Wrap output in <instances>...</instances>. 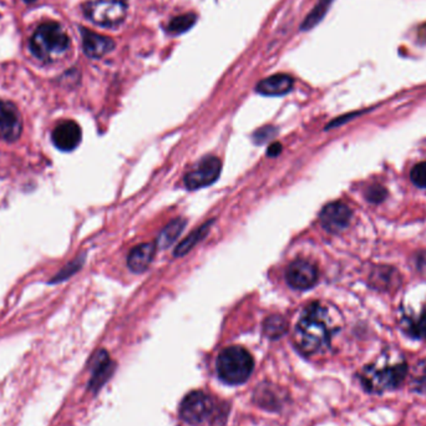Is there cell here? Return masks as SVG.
Wrapping results in <instances>:
<instances>
[{
  "mask_svg": "<svg viewBox=\"0 0 426 426\" xmlns=\"http://www.w3.org/2000/svg\"><path fill=\"white\" fill-rule=\"evenodd\" d=\"M339 314L333 313L322 303H313L306 308L294 331L296 347L306 355L327 350L332 338L341 328Z\"/></svg>",
  "mask_w": 426,
  "mask_h": 426,
  "instance_id": "cell-1",
  "label": "cell"
},
{
  "mask_svg": "<svg viewBox=\"0 0 426 426\" xmlns=\"http://www.w3.org/2000/svg\"><path fill=\"white\" fill-rule=\"evenodd\" d=\"M409 367L399 353H384L374 362L363 368L359 382L370 394H384L397 390L407 380Z\"/></svg>",
  "mask_w": 426,
  "mask_h": 426,
  "instance_id": "cell-2",
  "label": "cell"
},
{
  "mask_svg": "<svg viewBox=\"0 0 426 426\" xmlns=\"http://www.w3.org/2000/svg\"><path fill=\"white\" fill-rule=\"evenodd\" d=\"M29 48L31 54L39 61L53 64L69 50V35L59 23L45 21L31 35Z\"/></svg>",
  "mask_w": 426,
  "mask_h": 426,
  "instance_id": "cell-3",
  "label": "cell"
},
{
  "mask_svg": "<svg viewBox=\"0 0 426 426\" xmlns=\"http://www.w3.org/2000/svg\"><path fill=\"white\" fill-rule=\"evenodd\" d=\"M253 358L242 347H228L221 352L217 359L219 378L227 384H242L253 372Z\"/></svg>",
  "mask_w": 426,
  "mask_h": 426,
  "instance_id": "cell-4",
  "label": "cell"
},
{
  "mask_svg": "<svg viewBox=\"0 0 426 426\" xmlns=\"http://www.w3.org/2000/svg\"><path fill=\"white\" fill-rule=\"evenodd\" d=\"M85 16L103 28H116L128 15L126 0H88L83 5Z\"/></svg>",
  "mask_w": 426,
  "mask_h": 426,
  "instance_id": "cell-5",
  "label": "cell"
},
{
  "mask_svg": "<svg viewBox=\"0 0 426 426\" xmlns=\"http://www.w3.org/2000/svg\"><path fill=\"white\" fill-rule=\"evenodd\" d=\"M213 412L212 399L202 392L189 393L181 402L180 415L185 422L197 425L204 422Z\"/></svg>",
  "mask_w": 426,
  "mask_h": 426,
  "instance_id": "cell-6",
  "label": "cell"
},
{
  "mask_svg": "<svg viewBox=\"0 0 426 426\" xmlns=\"http://www.w3.org/2000/svg\"><path fill=\"white\" fill-rule=\"evenodd\" d=\"M221 170H222L221 160L214 156H207L201 160L199 164L194 166V169L186 175L185 185L189 189L207 187L217 181Z\"/></svg>",
  "mask_w": 426,
  "mask_h": 426,
  "instance_id": "cell-7",
  "label": "cell"
},
{
  "mask_svg": "<svg viewBox=\"0 0 426 426\" xmlns=\"http://www.w3.org/2000/svg\"><path fill=\"white\" fill-rule=\"evenodd\" d=\"M288 284L298 291H306L312 288L318 281V269L304 259H297L289 264L286 271Z\"/></svg>",
  "mask_w": 426,
  "mask_h": 426,
  "instance_id": "cell-8",
  "label": "cell"
},
{
  "mask_svg": "<svg viewBox=\"0 0 426 426\" xmlns=\"http://www.w3.org/2000/svg\"><path fill=\"white\" fill-rule=\"evenodd\" d=\"M23 121L19 110L9 101L0 100V139L14 142L19 139Z\"/></svg>",
  "mask_w": 426,
  "mask_h": 426,
  "instance_id": "cell-9",
  "label": "cell"
},
{
  "mask_svg": "<svg viewBox=\"0 0 426 426\" xmlns=\"http://www.w3.org/2000/svg\"><path fill=\"white\" fill-rule=\"evenodd\" d=\"M352 219V209L342 202H333L322 209L321 222L326 231L339 233L349 226Z\"/></svg>",
  "mask_w": 426,
  "mask_h": 426,
  "instance_id": "cell-10",
  "label": "cell"
},
{
  "mask_svg": "<svg viewBox=\"0 0 426 426\" xmlns=\"http://www.w3.org/2000/svg\"><path fill=\"white\" fill-rule=\"evenodd\" d=\"M51 139L58 149L69 152L79 146L81 129L75 121H63L55 128Z\"/></svg>",
  "mask_w": 426,
  "mask_h": 426,
  "instance_id": "cell-11",
  "label": "cell"
},
{
  "mask_svg": "<svg viewBox=\"0 0 426 426\" xmlns=\"http://www.w3.org/2000/svg\"><path fill=\"white\" fill-rule=\"evenodd\" d=\"M83 36V48L85 54L91 59H100L109 54L116 46V43L109 36L98 34L89 29H81Z\"/></svg>",
  "mask_w": 426,
  "mask_h": 426,
  "instance_id": "cell-12",
  "label": "cell"
},
{
  "mask_svg": "<svg viewBox=\"0 0 426 426\" xmlns=\"http://www.w3.org/2000/svg\"><path fill=\"white\" fill-rule=\"evenodd\" d=\"M91 368H93V375L89 383V388L91 390L98 392L113 374L114 364L111 362L108 353L105 350H99L93 358Z\"/></svg>",
  "mask_w": 426,
  "mask_h": 426,
  "instance_id": "cell-13",
  "label": "cell"
},
{
  "mask_svg": "<svg viewBox=\"0 0 426 426\" xmlns=\"http://www.w3.org/2000/svg\"><path fill=\"white\" fill-rule=\"evenodd\" d=\"M294 80L287 74H276L263 79L257 85V93L264 96H283L293 89Z\"/></svg>",
  "mask_w": 426,
  "mask_h": 426,
  "instance_id": "cell-14",
  "label": "cell"
},
{
  "mask_svg": "<svg viewBox=\"0 0 426 426\" xmlns=\"http://www.w3.org/2000/svg\"><path fill=\"white\" fill-rule=\"evenodd\" d=\"M156 252L155 243H142L131 249L128 257V266L134 273H142L150 267Z\"/></svg>",
  "mask_w": 426,
  "mask_h": 426,
  "instance_id": "cell-15",
  "label": "cell"
},
{
  "mask_svg": "<svg viewBox=\"0 0 426 426\" xmlns=\"http://www.w3.org/2000/svg\"><path fill=\"white\" fill-rule=\"evenodd\" d=\"M213 221L204 223V226L197 228L194 232L189 234L187 237L185 238L182 242L180 243L179 246L175 249V257H182L186 256L187 253L192 249V248L197 246V243L201 242L209 233V228L212 226Z\"/></svg>",
  "mask_w": 426,
  "mask_h": 426,
  "instance_id": "cell-16",
  "label": "cell"
},
{
  "mask_svg": "<svg viewBox=\"0 0 426 426\" xmlns=\"http://www.w3.org/2000/svg\"><path fill=\"white\" fill-rule=\"evenodd\" d=\"M185 226H186V219H184V218H177V219L171 221L160 233L157 243H156L157 247L167 248L171 244H174L175 241L180 237V234L184 231Z\"/></svg>",
  "mask_w": 426,
  "mask_h": 426,
  "instance_id": "cell-17",
  "label": "cell"
},
{
  "mask_svg": "<svg viewBox=\"0 0 426 426\" xmlns=\"http://www.w3.org/2000/svg\"><path fill=\"white\" fill-rule=\"evenodd\" d=\"M402 329L414 339H426V309L417 316L404 318Z\"/></svg>",
  "mask_w": 426,
  "mask_h": 426,
  "instance_id": "cell-18",
  "label": "cell"
},
{
  "mask_svg": "<svg viewBox=\"0 0 426 426\" xmlns=\"http://www.w3.org/2000/svg\"><path fill=\"white\" fill-rule=\"evenodd\" d=\"M410 390L422 395H426V360L415 364L410 373H407Z\"/></svg>",
  "mask_w": 426,
  "mask_h": 426,
  "instance_id": "cell-19",
  "label": "cell"
},
{
  "mask_svg": "<svg viewBox=\"0 0 426 426\" xmlns=\"http://www.w3.org/2000/svg\"><path fill=\"white\" fill-rule=\"evenodd\" d=\"M333 1L334 0H319L316 6L313 8L312 11L307 15L306 20L303 21L302 25H301V30L308 31V30L313 29L314 26H317L327 14Z\"/></svg>",
  "mask_w": 426,
  "mask_h": 426,
  "instance_id": "cell-20",
  "label": "cell"
},
{
  "mask_svg": "<svg viewBox=\"0 0 426 426\" xmlns=\"http://www.w3.org/2000/svg\"><path fill=\"white\" fill-rule=\"evenodd\" d=\"M287 322L281 316H272V317L267 318L264 326H263L264 334L271 339H278V338L282 337L287 332Z\"/></svg>",
  "mask_w": 426,
  "mask_h": 426,
  "instance_id": "cell-21",
  "label": "cell"
},
{
  "mask_svg": "<svg viewBox=\"0 0 426 426\" xmlns=\"http://www.w3.org/2000/svg\"><path fill=\"white\" fill-rule=\"evenodd\" d=\"M196 20H197V16L194 13H187V14L175 16L174 19L170 21L167 30L171 34H182V33L189 31L196 24Z\"/></svg>",
  "mask_w": 426,
  "mask_h": 426,
  "instance_id": "cell-22",
  "label": "cell"
},
{
  "mask_svg": "<svg viewBox=\"0 0 426 426\" xmlns=\"http://www.w3.org/2000/svg\"><path fill=\"white\" fill-rule=\"evenodd\" d=\"M410 179L417 187L426 189V162H420L412 167Z\"/></svg>",
  "mask_w": 426,
  "mask_h": 426,
  "instance_id": "cell-23",
  "label": "cell"
},
{
  "mask_svg": "<svg viewBox=\"0 0 426 426\" xmlns=\"http://www.w3.org/2000/svg\"><path fill=\"white\" fill-rule=\"evenodd\" d=\"M385 196H387L385 189H383L382 186H379V185L373 186V187L368 189V199H369L370 202H374V204H378V202L383 201V199H385Z\"/></svg>",
  "mask_w": 426,
  "mask_h": 426,
  "instance_id": "cell-24",
  "label": "cell"
},
{
  "mask_svg": "<svg viewBox=\"0 0 426 426\" xmlns=\"http://www.w3.org/2000/svg\"><path fill=\"white\" fill-rule=\"evenodd\" d=\"M281 151H282V145L278 144H272L269 147H268L267 154L268 156H271V157H276L278 155L281 154Z\"/></svg>",
  "mask_w": 426,
  "mask_h": 426,
  "instance_id": "cell-25",
  "label": "cell"
},
{
  "mask_svg": "<svg viewBox=\"0 0 426 426\" xmlns=\"http://www.w3.org/2000/svg\"><path fill=\"white\" fill-rule=\"evenodd\" d=\"M25 1H34V0H25Z\"/></svg>",
  "mask_w": 426,
  "mask_h": 426,
  "instance_id": "cell-26",
  "label": "cell"
}]
</instances>
